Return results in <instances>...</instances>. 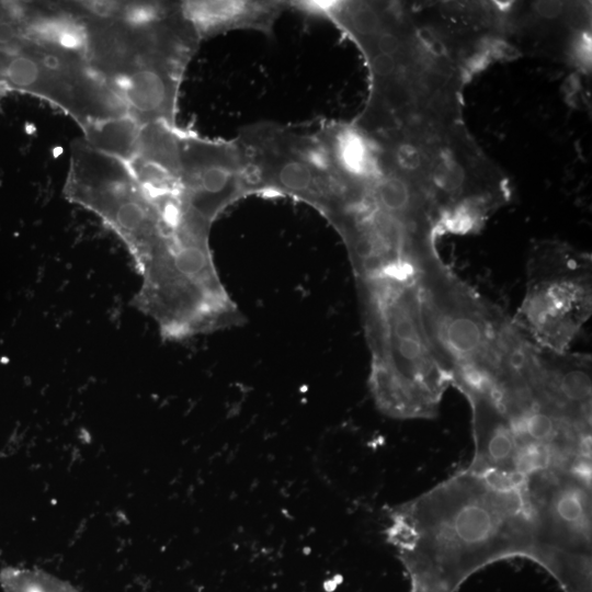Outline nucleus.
Listing matches in <instances>:
<instances>
[{
	"instance_id": "obj_10",
	"label": "nucleus",
	"mask_w": 592,
	"mask_h": 592,
	"mask_svg": "<svg viewBox=\"0 0 592 592\" xmlns=\"http://www.w3.org/2000/svg\"><path fill=\"white\" fill-rule=\"evenodd\" d=\"M1 80L10 91L54 104L80 127L127 114L117 94L76 54L30 43L7 59Z\"/></svg>"
},
{
	"instance_id": "obj_6",
	"label": "nucleus",
	"mask_w": 592,
	"mask_h": 592,
	"mask_svg": "<svg viewBox=\"0 0 592 592\" xmlns=\"http://www.w3.org/2000/svg\"><path fill=\"white\" fill-rule=\"evenodd\" d=\"M240 150L249 195H282L317 209L333 227L353 203L350 183L335 169L317 123L259 122L242 127Z\"/></svg>"
},
{
	"instance_id": "obj_15",
	"label": "nucleus",
	"mask_w": 592,
	"mask_h": 592,
	"mask_svg": "<svg viewBox=\"0 0 592 592\" xmlns=\"http://www.w3.org/2000/svg\"><path fill=\"white\" fill-rule=\"evenodd\" d=\"M140 124L128 114L88 123L84 141L95 150L129 162L136 155Z\"/></svg>"
},
{
	"instance_id": "obj_1",
	"label": "nucleus",
	"mask_w": 592,
	"mask_h": 592,
	"mask_svg": "<svg viewBox=\"0 0 592 592\" xmlns=\"http://www.w3.org/2000/svg\"><path fill=\"white\" fill-rule=\"evenodd\" d=\"M361 53L368 94L353 122L368 134L425 138L465 124L468 73L419 22L411 2L306 1Z\"/></svg>"
},
{
	"instance_id": "obj_7",
	"label": "nucleus",
	"mask_w": 592,
	"mask_h": 592,
	"mask_svg": "<svg viewBox=\"0 0 592 592\" xmlns=\"http://www.w3.org/2000/svg\"><path fill=\"white\" fill-rule=\"evenodd\" d=\"M523 490L533 522L531 560L563 592H591V465L534 470Z\"/></svg>"
},
{
	"instance_id": "obj_13",
	"label": "nucleus",
	"mask_w": 592,
	"mask_h": 592,
	"mask_svg": "<svg viewBox=\"0 0 592 592\" xmlns=\"http://www.w3.org/2000/svg\"><path fill=\"white\" fill-rule=\"evenodd\" d=\"M471 409L474 455L468 466L485 475L522 482L525 460L512 424L493 396L482 388L460 390Z\"/></svg>"
},
{
	"instance_id": "obj_9",
	"label": "nucleus",
	"mask_w": 592,
	"mask_h": 592,
	"mask_svg": "<svg viewBox=\"0 0 592 592\" xmlns=\"http://www.w3.org/2000/svg\"><path fill=\"white\" fill-rule=\"evenodd\" d=\"M526 267L525 294L513 322L534 345L566 352L591 316V258L546 240L534 244Z\"/></svg>"
},
{
	"instance_id": "obj_14",
	"label": "nucleus",
	"mask_w": 592,
	"mask_h": 592,
	"mask_svg": "<svg viewBox=\"0 0 592 592\" xmlns=\"http://www.w3.org/2000/svg\"><path fill=\"white\" fill-rule=\"evenodd\" d=\"M182 15L200 41L232 31H254L272 36L278 19L291 11L278 0H190L179 1Z\"/></svg>"
},
{
	"instance_id": "obj_16",
	"label": "nucleus",
	"mask_w": 592,
	"mask_h": 592,
	"mask_svg": "<svg viewBox=\"0 0 592 592\" xmlns=\"http://www.w3.org/2000/svg\"><path fill=\"white\" fill-rule=\"evenodd\" d=\"M0 583L4 592H80L68 581L38 569H3Z\"/></svg>"
},
{
	"instance_id": "obj_5",
	"label": "nucleus",
	"mask_w": 592,
	"mask_h": 592,
	"mask_svg": "<svg viewBox=\"0 0 592 592\" xmlns=\"http://www.w3.org/2000/svg\"><path fill=\"white\" fill-rule=\"evenodd\" d=\"M72 3L86 26V60L113 91L139 73L184 76L201 43L179 2Z\"/></svg>"
},
{
	"instance_id": "obj_12",
	"label": "nucleus",
	"mask_w": 592,
	"mask_h": 592,
	"mask_svg": "<svg viewBox=\"0 0 592 592\" xmlns=\"http://www.w3.org/2000/svg\"><path fill=\"white\" fill-rule=\"evenodd\" d=\"M591 5L578 1L505 3L511 49L590 68Z\"/></svg>"
},
{
	"instance_id": "obj_2",
	"label": "nucleus",
	"mask_w": 592,
	"mask_h": 592,
	"mask_svg": "<svg viewBox=\"0 0 592 592\" xmlns=\"http://www.w3.org/2000/svg\"><path fill=\"white\" fill-rule=\"evenodd\" d=\"M385 535L408 573L410 592H457L485 567L533 554L523 481L468 467L389 509Z\"/></svg>"
},
{
	"instance_id": "obj_3",
	"label": "nucleus",
	"mask_w": 592,
	"mask_h": 592,
	"mask_svg": "<svg viewBox=\"0 0 592 592\" xmlns=\"http://www.w3.org/2000/svg\"><path fill=\"white\" fill-rule=\"evenodd\" d=\"M417 276L356 281L371 353L368 387L378 410L399 420L435 418L452 385L423 325Z\"/></svg>"
},
{
	"instance_id": "obj_4",
	"label": "nucleus",
	"mask_w": 592,
	"mask_h": 592,
	"mask_svg": "<svg viewBox=\"0 0 592 592\" xmlns=\"http://www.w3.org/2000/svg\"><path fill=\"white\" fill-rule=\"evenodd\" d=\"M417 282L426 334L452 385L491 388L521 337L513 320L459 278L437 251L423 259Z\"/></svg>"
},
{
	"instance_id": "obj_8",
	"label": "nucleus",
	"mask_w": 592,
	"mask_h": 592,
	"mask_svg": "<svg viewBox=\"0 0 592 592\" xmlns=\"http://www.w3.org/2000/svg\"><path fill=\"white\" fill-rule=\"evenodd\" d=\"M64 194L101 218L126 246L138 272L173 235L128 163L95 150L83 138L70 146Z\"/></svg>"
},
{
	"instance_id": "obj_11",
	"label": "nucleus",
	"mask_w": 592,
	"mask_h": 592,
	"mask_svg": "<svg viewBox=\"0 0 592 592\" xmlns=\"http://www.w3.org/2000/svg\"><path fill=\"white\" fill-rule=\"evenodd\" d=\"M179 183L186 214L212 226L219 215L249 195L243 162L234 139L179 132Z\"/></svg>"
}]
</instances>
